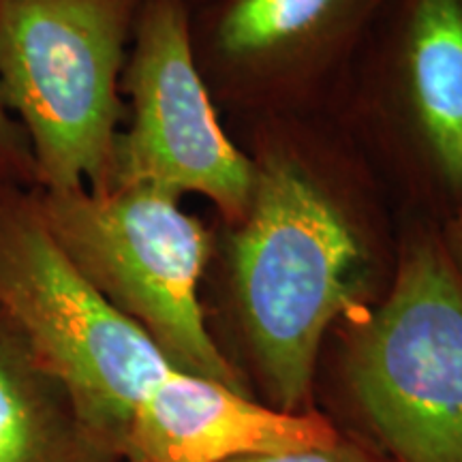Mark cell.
Returning a JSON list of instances; mask_svg holds the SVG:
<instances>
[{
    "instance_id": "3957f363",
    "label": "cell",
    "mask_w": 462,
    "mask_h": 462,
    "mask_svg": "<svg viewBox=\"0 0 462 462\" xmlns=\"http://www.w3.org/2000/svg\"><path fill=\"white\" fill-rule=\"evenodd\" d=\"M137 0H0V99L39 190H106Z\"/></svg>"
},
{
    "instance_id": "52a82bcc",
    "label": "cell",
    "mask_w": 462,
    "mask_h": 462,
    "mask_svg": "<svg viewBox=\"0 0 462 462\" xmlns=\"http://www.w3.org/2000/svg\"><path fill=\"white\" fill-rule=\"evenodd\" d=\"M338 437L317 411H281L218 381L176 371L137 415L123 462H229L328 446Z\"/></svg>"
},
{
    "instance_id": "6da1fadb",
    "label": "cell",
    "mask_w": 462,
    "mask_h": 462,
    "mask_svg": "<svg viewBox=\"0 0 462 462\" xmlns=\"http://www.w3.org/2000/svg\"><path fill=\"white\" fill-rule=\"evenodd\" d=\"M242 218L231 281L246 343L270 407L310 411L321 340L356 306L364 246L330 195L285 154L255 165Z\"/></svg>"
},
{
    "instance_id": "5b68a950",
    "label": "cell",
    "mask_w": 462,
    "mask_h": 462,
    "mask_svg": "<svg viewBox=\"0 0 462 462\" xmlns=\"http://www.w3.org/2000/svg\"><path fill=\"white\" fill-rule=\"evenodd\" d=\"M346 383L396 462H462V274L437 245L404 251L349 340Z\"/></svg>"
},
{
    "instance_id": "7c38bea8",
    "label": "cell",
    "mask_w": 462,
    "mask_h": 462,
    "mask_svg": "<svg viewBox=\"0 0 462 462\" xmlns=\"http://www.w3.org/2000/svg\"><path fill=\"white\" fill-rule=\"evenodd\" d=\"M229 462H381L374 458L371 452L356 446V443L345 441L338 437L334 443L319 448H306L293 449V452L281 454H255V456H242V458Z\"/></svg>"
},
{
    "instance_id": "ba28073f",
    "label": "cell",
    "mask_w": 462,
    "mask_h": 462,
    "mask_svg": "<svg viewBox=\"0 0 462 462\" xmlns=\"http://www.w3.org/2000/svg\"><path fill=\"white\" fill-rule=\"evenodd\" d=\"M0 462H118L0 309Z\"/></svg>"
},
{
    "instance_id": "9c48e42d",
    "label": "cell",
    "mask_w": 462,
    "mask_h": 462,
    "mask_svg": "<svg viewBox=\"0 0 462 462\" xmlns=\"http://www.w3.org/2000/svg\"><path fill=\"white\" fill-rule=\"evenodd\" d=\"M415 116L443 178L462 190V0H418L407 37Z\"/></svg>"
},
{
    "instance_id": "5bb4252c",
    "label": "cell",
    "mask_w": 462,
    "mask_h": 462,
    "mask_svg": "<svg viewBox=\"0 0 462 462\" xmlns=\"http://www.w3.org/2000/svg\"><path fill=\"white\" fill-rule=\"evenodd\" d=\"M3 180H11V178L7 176V173H5L3 167H0V182H3ZM14 182H15V180H14ZM17 184H20V182H17Z\"/></svg>"
},
{
    "instance_id": "8992f818",
    "label": "cell",
    "mask_w": 462,
    "mask_h": 462,
    "mask_svg": "<svg viewBox=\"0 0 462 462\" xmlns=\"http://www.w3.org/2000/svg\"><path fill=\"white\" fill-rule=\"evenodd\" d=\"M126 62L131 125L116 142L112 187H148L178 199L199 193L227 217H245L255 163L218 125L182 0H143Z\"/></svg>"
},
{
    "instance_id": "4fadbf2b",
    "label": "cell",
    "mask_w": 462,
    "mask_h": 462,
    "mask_svg": "<svg viewBox=\"0 0 462 462\" xmlns=\"http://www.w3.org/2000/svg\"><path fill=\"white\" fill-rule=\"evenodd\" d=\"M448 257L452 259V263L458 268L462 274V215L454 218L448 227Z\"/></svg>"
},
{
    "instance_id": "7a4b0ae2",
    "label": "cell",
    "mask_w": 462,
    "mask_h": 462,
    "mask_svg": "<svg viewBox=\"0 0 462 462\" xmlns=\"http://www.w3.org/2000/svg\"><path fill=\"white\" fill-rule=\"evenodd\" d=\"M0 309L90 435L123 462L137 415L180 368L78 273L43 221L37 190L14 180L0 182Z\"/></svg>"
},
{
    "instance_id": "8fae6325",
    "label": "cell",
    "mask_w": 462,
    "mask_h": 462,
    "mask_svg": "<svg viewBox=\"0 0 462 462\" xmlns=\"http://www.w3.org/2000/svg\"><path fill=\"white\" fill-rule=\"evenodd\" d=\"M0 167L11 180L34 189V165L22 126L0 99Z\"/></svg>"
},
{
    "instance_id": "30bf717a",
    "label": "cell",
    "mask_w": 462,
    "mask_h": 462,
    "mask_svg": "<svg viewBox=\"0 0 462 462\" xmlns=\"http://www.w3.org/2000/svg\"><path fill=\"white\" fill-rule=\"evenodd\" d=\"M343 0H234L218 22L217 43L238 60L273 56L309 39Z\"/></svg>"
},
{
    "instance_id": "277c9868",
    "label": "cell",
    "mask_w": 462,
    "mask_h": 462,
    "mask_svg": "<svg viewBox=\"0 0 462 462\" xmlns=\"http://www.w3.org/2000/svg\"><path fill=\"white\" fill-rule=\"evenodd\" d=\"M34 190L69 262L173 366L251 394L206 326L199 282L210 238L180 199L148 187Z\"/></svg>"
}]
</instances>
